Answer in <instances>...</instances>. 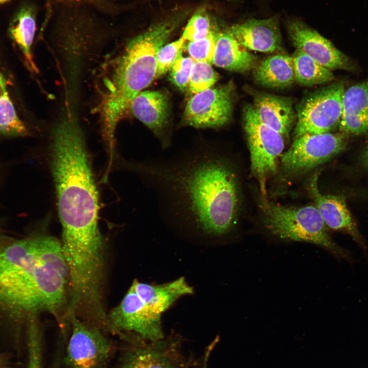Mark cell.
Segmentation results:
<instances>
[{"label":"cell","mask_w":368,"mask_h":368,"mask_svg":"<svg viewBox=\"0 0 368 368\" xmlns=\"http://www.w3.org/2000/svg\"><path fill=\"white\" fill-rule=\"evenodd\" d=\"M157 196L162 217L200 236L220 239L236 226L240 206L238 175L223 151L200 146L139 166Z\"/></svg>","instance_id":"cell-1"},{"label":"cell","mask_w":368,"mask_h":368,"mask_svg":"<svg viewBox=\"0 0 368 368\" xmlns=\"http://www.w3.org/2000/svg\"><path fill=\"white\" fill-rule=\"evenodd\" d=\"M52 132V168L62 227L61 243H99L103 240L98 227V193L82 131L70 112Z\"/></svg>","instance_id":"cell-2"},{"label":"cell","mask_w":368,"mask_h":368,"mask_svg":"<svg viewBox=\"0 0 368 368\" xmlns=\"http://www.w3.org/2000/svg\"><path fill=\"white\" fill-rule=\"evenodd\" d=\"M189 9L170 12L131 38L105 81L102 114L104 134L114 136L117 125L131 101L156 78L160 49L190 14Z\"/></svg>","instance_id":"cell-3"},{"label":"cell","mask_w":368,"mask_h":368,"mask_svg":"<svg viewBox=\"0 0 368 368\" xmlns=\"http://www.w3.org/2000/svg\"><path fill=\"white\" fill-rule=\"evenodd\" d=\"M260 208L264 225L273 236L286 240L315 244L338 258L353 261L350 252L332 239L315 205L286 206L265 199Z\"/></svg>","instance_id":"cell-4"},{"label":"cell","mask_w":368,"mask_h":368,"mask_svg":"<svg viewBox=\"0 0 368 368\" xmlns=\"http://www.w3.org/2000/svg\"><path fill=\"white\" fill-rule=\"evenodd\" d=\"M242 119L251 172L259 182L263 199H266V181L277 171L284 148V137L260 121L252 105L245 107Z\"/></svg>","instance_id":"cell-5"},{"label":"cell","mask_w":368,"mask_h":368,"mask_svg":"<svg viewBox=\"0 0 368 368\" xmlns=\"http://www.w3.org/2000/svg\"><path fill=\"white\" fill-rule=\"evenodd\" d=\"M337 82L306 95L296 105L294 139L306 134L330 132L339 126L344 92Z\"/></svg>","instance_id":"cell-6"},{"label":"cell","mask_w":368,"mask_h":368,"mask_svg":"<svg viewBox=\"0 0 368 368\" xmlns=\"http://www.w3.org/2000/svg\"><path fill=\"white\" fill-rule=\"evenodd\" d=\"M346 135L328 132L306 134L294 139L281 157L283 171L289 175H298L325 163L345 149Z\"/></svg>","instance_id":"cell-7"},{"label":"cell","mask_w":368,"mask_h":368,"mask_svg":"<svg viewBox=\"0 0 368 368\" xmlns=\"http://www.w3.org/2000/svg\"><path fill=\"white\" fill-rule=\"evenodd\" d=\"M161 316L130 286L121 302L107 316L108 325L116 331L134 334L139 339L156 341L164 338Z\"/></svg>","instance_id":"cell-8"},{"label":"cell","mask_w":368,"mask_h":368,"mask_svg":"<svg viewBox=\"0 0 368 368\" xmlns=\"http://www.w3.org/2000/svg\"><path fill=\"white\" fill-rule=\"evenodd\" d=\"M232 82L210 88L193 96L188 102L185 113V123L198 128H218L230 120L233 110Z\"/></svg>","instance_id":"cell-9"},{"label":"cell","mask_w":368,"mask_h":368,"mask_svg":"<svg viewBox=\"0 0 368 368\" xmlns=\"http://www.w3.org/2000/svg\"><path fill=\"white\" fill-rule=\"evenodd\" d=\"M72 332L65 363L69 368H98L109 358V341L97 327L77 318H71Z\"/></svg>","instance_id":"cell-10"},{"label":"cell","mask_w":368,"mask_h":368,"mask_svg":"<svg viewBox=\"0 0 368 368\" xmlns=\"http://www.w3.org/2000/svg\"><path fill=\"white\" fill-rule=\"evenodd\" d=\"M288 33L296 48L330 70H352L350 59L332 43L302 21L294 20L287 25Z\"/></svg>","instance_id":"cell-11"},{"label":"cell","mask_w":368,"mask_h":368,"mask_svg":"<svg viewBox=\"0 0 368 368\" xmlns=\"http://www.w3.org/2000/svg\"><path fill=\"white\" fill-rule=\"evenodd\" d=\"M182 364L179 343L176 339L141 340L128 350L120 368H180Z\"/></svg>","instance_id":"cell-12"},{"label":"cell","mask_w":368,"mask_h":368,"mask_svg":"<svg viewBox=\"0 0 368 368\" xmlns=\"http://www.w3.org/2000/svg\"><path fill=\"white\" fill-rule=\"evenodd\" d=\"M226 31L248 51L273 53L283 50L282 36L276 17L250 19L233 25Z\"/></svg>","instance_id":"cell-13"},{"label":"cell","mask_w":368,"mask_h":368,"mask_svg":"<svg viewBox=\"0 0 368 368\" xmlns=\"http://www.w3.org/2000/svg\"><path fill=\"white\" fill-rule=\"evenodd\" d=\"M309 188L315 206L326 226L347 233L365 252V242L352 219L343 197L321 194L318 189L316 174L311 178Z\"/></svg>","instance_id":"cell-14"},{"label":"cell","mask_w":368,"mask_h":368,"mask_svg":"<svg viewBox=\"0 0 368 368\" xmlns=\"http://www.w3.org/2000/svg\"><path fill=\"white\" fill-rule=\"evenodd\" d=\"M130 106L133 114L159 137L163 147H168L170 143L165 131L168 114L166 96L157 91H141Z\"/></svg>","instance_id":"cell-15"},{"label":"cell","mask_w":368,"mask_h":368,"mask_svg":"<svg viewBox=\"0 0 368 368\" xmlns=\"http://www.w3.org/2000/svg\"><path fill=\"white\" fill-rule=\"evenodd\" d=\"M254 108L260 121L287 137L295 121L292 100L287 97L263 92L254 95Z\"/></svg>","instance_id":"cell-16"},{"label":"cell","mask_w":368,"mask_h":368,"mask_svg":"<svg viewBox=\"0 0 368 368\" xmlns=\"http://www.w3.org/2000/svg\"><path fill=\"white\" fill-rule=\"evenodd\" d=\"M338 126L340 131L346 134L368 132V81L344 90Z\"/></svg>","instance_id":"cell-17"},{"label":"cell","mask_w":368,"mask_h":368,"mask_svg":"<svg viewBox=\"0 0 368 368\" xmlns=\"http://www.w3.org/2000/svg\"><path fill=\"white\" fill-rule=\"evenodd\" d=\"M131 286L154 312L160 315L179 298L193 293V288L182 277L159 285L135 280Z\"/></svg>","instance_id":"cell-18"},{"label":"cell","mask_w":368,"mask_h":368,"mask_svg":"<svg viewBox=\"0 0 368 368\" xmlns=\"http://www.w3.org/2000/svg\"><path fill=\"white\" fill-rule=\"evenodd\" d=\"M213 64L229 71L244 73L256 67L258 58L226 31H218Z\"/></svg>","instance_id":"cell-19"},{"label":"cell","mask_w":368,"mask_h":368,"mask_svg":"<svg viewBox=\"0 0 368 368\" xmlns=\"http://www.w3.org/2000/svg\"><path fill=\"white\" fill-rule=\"evenodd\" d=\"M256 83L269 88H284L295 81L292 57L284 54L264 59L253 70Z\"/></svg>","instance_id":"cell-20"},{"label":"cell","mask_w":368,"mask_h":368,"mask_svg":"<svg viewBox=\"0 0 368 368\" xmlns=\"http://www.w3.org/2000/svg\"><path fill=\"white\" fill-rule=\"evenodd\" d=\"M36 11L32 5L20 8L14 17L9 29V35L21 51L29 70L38 71L31 51L35 32Z\"/></svg>","instance_id":"cell-21"},{"label":"cell","mask_w":368,"mask_h":368,"mask_svg":"<svg viewBox=\"0 0 368 368\" xmlns=\"http://www.w3.org/2000/svg\"><path fill=\"white\" fill-rule=\"evenodd\" d=\"M291 57L295 81L297 83L312 86L325 84L334 79L331 70L302 51L295 50Z\"/></svg>","instance_id":"cell-22"},{"label":"cell","mask_w":368,"mask_h":368,"mask_svg":"<svg viewBox=\"0 0 368 368\" xmlns=\"http://www.w3.org/2000/svg\"><path fill=\"white\" fill-rule=\"evenodd\" d=\"M28 130L19 117L7 88L6 79L0 70V135L20 137Z\"/></svg>","instance_id":"cell-23"},{"label":"cell","mask_w":368,"mask_h":368,"mask_svg":"<svg viewBox=\"0 0 368 368\" xmlns=\"http://www.w3.org/2000/svg\"><path fill=\"white\" fill-rule=\"evenodd\" d=\"M216 28L206 10L200 8L189 19L181 36L189 41H196L206 37Z\"/></svg>","instance_id":"cell-24"},{"label":"cell","mask_w":368,"mask_h":368,"mask_svg":"<svg viewBox=\"0 0 368 368\" xmlns=\"http://www.w3.org/2000/svg\"><path fill=\"white\" fill-rule=\"evenodd\" d=\"M218 78V74L210 64L201 61L195 62L190 76L189 89L191 93L196 94L211 88Z\"/></svg>","instance_id":"cell-25"},{"label":"cell","mask_w":368,"mask_h":368,"mask_svg":"<svg viewBox=\"0 0 368 368\" xmlns=\"http://www.w3.org/2000/svg\"><path fill=\"white\" fill-rule=\"evenodd\" d=\"M218 31V29L216 28L205 38L189 42L187 50L190 57L195 62L201 61L213 64Z\"/></svg>","instance_id":"cell-26"},{"label":"cell","mask_w":368,"mask_h":368,"mask_svg":"<svg viewBox=\"0 0 368 368\" xmlns=\"http://www.w3.org/2000/svg\"><path fill=\"white\" fill-rule=\"evenodd\" d=\"M186 41L181 36L160 49L156 57V78L165 74L170 69L178 55L182 52Z\"/></svg>","instance_id":"cell-27"},{"label":"cell","mask_w":368,"mask_h":368,"mask_svg":"<svg viewBox=\"0 0 368 368\" xmlns=\"http://www.w3.org/2000/svg\"><path fill=\"white\" fill-rule=\"evenodd\" d=\"M195 61L190 57H183L180 53L170 69L172 82L180 90H185L189 84Z\"/></svg>","instance_id":"cell-28"},{"label":"cell","mask_w":368,"mask_h":368,"mask_svg":"<svg viewBox=\"0 0 368 368\" xmlns=\"http://www.w3.org/2000/svg\"><path fill=\"white\" fill-rule=\"evenodd\" d=\"M28 343L29 368H42L40 336L34 322L29 326Z\"/></svg>","instance_id":"cell-29"},{"label":"cell","mask_w":368,"mask_h":368,"mask_svg":"<svg viewBox=\"0 0 368 368\" xmlns=\"http://www.w3.org/2000/svg\"><path fill=\"white\" fill-rule=\"evenodd\" d=\"M55 4L62 3H78L89 5L105 14H114L118 6L109 0H51Z\"/></svg>","instance_id":"cell-30"},{"label":"cell","mask_w":368,"mask_h":368,"mask_svg":"<svg viewBox=\"0 0 368 368\" xmlns=\"http://www.w3.org/2000/svg\"><path fill=\"white\" fill-rule=\"evenodd\" d=\"M218 339H215V340L208 347L204 355L203 359V365L202 368H208V363L210 356L211 353L215 345L217 342Z\"/></svg>","instance_id":"cell-31"},{"label":"cell","mask_w":368,"mask_h":368,"mask_svg":"<svg viewBox=\"0 0 368 368\" xmlns=\"http://www.w3.org/2000/svg\"><path fill=\"white\" fill-rule=\"evenodd\" d=\"M361 162L364 167L368 169V144L362 154Z\"/></svg>","instance_id":"cell-32"},{"label":"cell","mask_w":368,"mask_h":368,"mask_svg":"<svg viewBox=\"0 0 368 368\" xmlns=\"http://www.w3.org/2000/svg\"><path fill=\"white\" fill-rule=\"evenodd\" d=\"M67 312H68L67 315L69 316H75L76 315V313H71L68 312V311H67ZM95 317L98 321H102V322L104 321L107 318V315H105V312L103 314H102L100 316H95Z\"/></svg>","instance_id":"cell-33"},{"label":"cell","mask_w":368,"mask_h":368,"mask_svg":"<svg viewBox=\"0 0 368 368\" xmlns=\"http://www.w3.org/2000/svg\"><path fill=\"white\" fill-rule=\"evenodd\" d=\"M10 0H0V4L6 3Z\"/></svg>","instance_id":"cell-34"},{"label":"cell","mask_w":368,"mask_h":368,"mask_svg":"<svg viewBox=\"0 0 368 368\" xmlns=\"http://www.w3.org/2000/svg\"><path fill=\"white\" fill-rule=\"evenodd\" d=\"M2 235H1V233H0V244H1V241H2ZM2 247H1V246H0V249H1Z\"/></svg>","instance_id":"cell-35"}]
</instances>
